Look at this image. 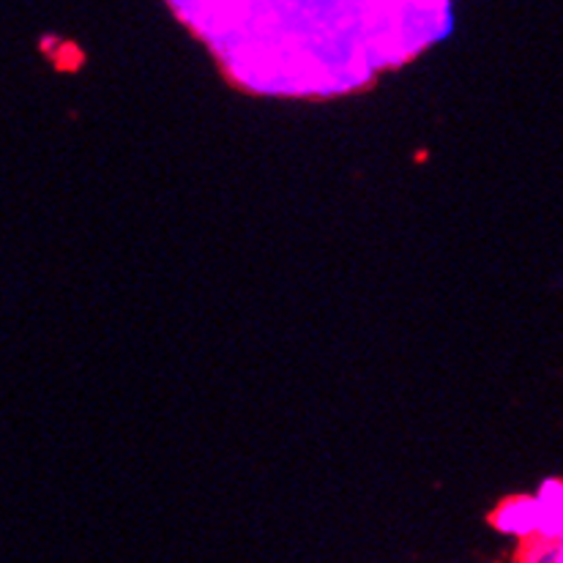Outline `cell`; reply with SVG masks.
Wrapping results in <instances>:
<instances>
[{
	"mask_svg": "<svg viewBox=\"0 0 563 563\" xmlns=\"http://www.w3.org/2000/svg\"><path fill=\"white\" fill-rule=\"evenodd\" d=\"M493 526L504 537L522 539V542H539V528H542V509H539L537 495H517L504 500L493 511Z\"/></svg>",
	"mask_w": 563,
	"mask_h": 563,
	"instance_id": "obj_1",
	"label": "cell"
},
{
	"mask_svg": "<svg viewBox=\"0 0 563 563\" xmlns=\"http://www.w3.org/2000/svg\"><path fill=\"white\" fill-rule=\"evenodd\" d=\"M537 500L542 509L539 542L559 544L563 539V478H544L537 489Z\"/></svg>",
	"mask_w": 563,
	"mask_h": 563,
	"instance_id": "obj_2",
	"label": "cell"
},
{
	"mask_svg": "<svg viewBox=\"0 0 563 563\" xmlns=\"http://www.w3.org/2000/svg\"><path fill=\"white\" fill-rule=\"evenodd\" d=\"M522 563H553V544L537 542L531 550H528Z\"/></svg>",
	"mask_w": 563,
	"mask_h": 563,
	"instance_id": "obj_3",
	"label": "cell"
},
{
	"mask_svg": "<svg viewBox=\"0 0 563 563\" xmlns=\"http://www.w3.org/2000/svg\"><path fill=\"white\" fill-rule=\"evenodd\" d=\"M553 563H563V539L559 544H553Z\"/></svg>",
	"mask_w": 563,
	"mask_h": 563,
	"instance_id": "obj_4",
	"label": "cell"
}]
</instances>
